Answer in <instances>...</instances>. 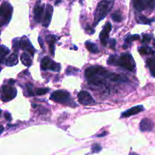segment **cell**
<instances>
[{
    "instance_id": "13",
    "label": "cell",
    "mask_w": 155,
    "mask_h": 155,
    "mask_svg": "<svg viewBox=\"0 0 155 155\" xmlns=\"http://www.w3.org/2000/svg\"><path fill=\"white\" fill-rule=\"evenodd\" d=\"M144 110H145V109H144V107L142 105L135 106V107H133L130 109H129L127 111L124 112V113L121 114V117H129L137 114L143 111Z\"/></svg>"
},
{
    "instance_id": "8",
    "label": "cell",
    "mask_w": 155,
    "mask_h": 155,
    "mask_svg": "<svg viewBox=\"0 0 155 155\" xmlns=\"http://www.w3.org/2000/svg\"><path fill=\"white\" fill-rule=\"evenodd\" d=\"M79 102L83 105H92L94 104L95 101L92 95L87 91H80L77 95Z\"/></svg>"
},
{
    "instance_id": "16",
    "label": "cell",
    "mask_w": 155,
    "mask_h": 155,
    "mask_svg": "<svg viewBox=\"0 0 155 155\" xmlns=\"http://www.w3.org/2000/svg\"><path fill=\"white\" fill-rule=\"evenodd\" d=\"M18 62V55L16 53H12L5 59V65L8 67H13L16 65Z\"/></svg>"
},
{
    "instance_id": "11",
    "label": "cell",
    "mask_w": 155,
    "mask_h": 155,
    "mask_svg": "<svg viewBox=\"0 0 155 155\" xmlns=\"http://www.w3.org/2000/svg\"><path fill=\"white\" fill-rule=\"evenodd\" d=\"M44 14V5H40V2H38L35 5L33 9V15L36 22L39 23L42 21V16Z\"/></svg>"
},
{
    "instance_id": "20",
    "label": "cell",
    "mask_w": 155,
    "mask_h": 155,
    "mask_svg": "<svg viewBox=\"0 0 155 155\" xmlns=\"http://www.w3.org/2000/svg\"><path fill=\"white\" fill-rule=\"evenodd\" d=\"M147 65L149 68L151 74L153 77H155V58H151L147 60Z\"/></svg>"
},
{
    "instance_id": "27",
    "label": "cell",
    "mask_w": 155,
    "mask_h": 155,
    "mask_svg": "<svg viewBox=\"0 0 155 155\" xmlns=\"http://www.w3.org/2000/svg\"><path fill=\"white\" fill-rule=\"evenodd\" d=\"M139 39V35H133V36H128V37L126 39V42H127V43H130L133 40H136V39Z\"/></svg>"
},
{
    "instance_id": "6",
    "label": "cell",
    "mask_w": 155,
    "mask_h": 155,
    "mask_svg": "<svg viewBox=\"0 0 155 155\" xmlns=\"http://www.w3.org/2000/svg\"><path fill=\"white\" fill-rule=\"evenodd\" d=\"M17 95V90L12 86L5 85L2 88L1 98L3 101H9L14 99Z\"/></svg>"
},
{
    "instance_id": "7",
    "label": "cell",
    "mask_w": 155,
    "mask_h": 155,
    "mask_svg": "<svg viewBox=\"0 0 155 155\" xmlns=\"http://www.w3.org/2000/svg\"><path fill=\"white\" fill-rule=\"evenodd\" d=\"M133 6L137 11H144L145 9H154L155 0H137L133 2Z\"/></svg>"
},
{
    "instance_id": "4",
    "label": "cell",
    "mask_w": 155,
    "mask_h": 155,
    "mask_svg": "<svg viewBox=\"0 0 155 155\" xmlns=\"http://www.w3.org/2000/svg\"><path fill=\"white\" fill-rule=\"evenodd\" d=\"M109 74H110L109 71H107V70L104 69V68L101 66L89 67L85 71V75H86L87 79L95 77H103L104 79H107L108 78Z\"/></svg>"
},
{
    "instance_id": "24",
    "label": "cell",
    "mask_w": 155,
    "mask_h": 155,
    "mask_svg": "<svg viewBox=\"0 0 155 155\" xmlns=\"http://www.w3.org/2000/svg\"><path fill=\"white\" fill-rule=\"evenodd\" d=\"M111 18L115 22H121L123 21V16L120 12H116L111 15Z\"/></svg>"
},
{
    "instance_id": "14",
    "label": "cell",
    "mask_w": 155,
    "mask_h": 155,
    "mask_svg": "<svg viewBox=\"0 0 155 155\" xmlns=\"http://www.w3.org/2000/svg\"><path fill=\"white\" fill-rule=\"evenodd\" d=\"M139 127H140V130L142 132L151 131L154 127V123L148 118H144L141 121Z\"/></svg>"
},
{
    "instance_id": "30",
    "label": "cell",
    "mask_w": 155,
    "mask_h": 155,
    "mask_svg": "<svg viewBox=\"0 0 155 155\" xmlns=\"http://www.w3.org/2000/svg\"><path fill=\"white\" fill-rule=\"evenodd\" d=\"M151 36H150V35L146 34V35H145V36H144L143 39H142V42H150V41H151Z\"/></svg>"
},
{
    "instance_id": "21",
    "label": "cell",
    "mask_w": 155,
    "mask_h": 155,
    "mask_svg": "<svg viewBox=\"0 0 155 155\" xmlns=\"http://www.w3.org/2000/svg\"><path fill=\"white\" fill-rule=\"evenodd\" d=\"M10 51H9L8 48L7 47H5V45H1V48H0V61H1V63H3L4 61H5L6 56L7 54H9Z\"/></svg>"
},
{
    "instance_id": "31",
    "label": "cell",
    "mask_w": 155,
    "mask_h": 155,
    "mask_svg": "<svg viewBox=\"0 0 155 155\" xmlns=\"http://www.w3.org/2000/svg\"><path fill=\"white\" fill-rule=\"evenodd\" d=\"M110 47L112 49H114L115 46H116V40H115L114 39H110Z\"/></svg>"
},
{
    "instance_id": "10",
    "label": "cell",
    "mask_w": 155,
    "mask_h": 155,
    "mask_svg": "<svg viewBox=\"0 0 155 155\" xmlns=\"http://www.w3.org/2000/svg\"><path fill=\"white\" fill-rule=\"evenodd\" d=\"M20 48H21V49H25L26 51H27L29 53H30L31 55H33L35 51H36V50L34 49V48L33 47L32 44L30 43V40H29L26 36H24V37L21 39V42H20Z\"/></svg>"
},
{
    "instance_id": "28",
    "label": "cell",
    "mask_w": 155,
    "mask_h": 155,
    "mask_svg": "<svg viewBox=\"0 0 155 155\" xmlns=\"http://www.w3.org/2000/svg\"><path fill=\"white\" fill-rule=\"evenodd\" d=\"M92 150L93 153L99 152V151L101 150V147L99 145H98V144H94L92 147Z\"/></svg>"
},
{
    "instance_id": "19",
    "label": "cell",
    "mask_w": 155,
    "mask_h": 155,
    "mask_svg": "<svg viewBox=\"0 0 155 155\" xmlns=\"http://www.w3.org/2000/svg\"><path fill=\"white\" fill-rule=\"evenodd\" d=\"M86 47L88 49V51H90L91 53L96 54V53H98V51H99L98 45H97L96 44L93 43V42H89V41H87V42H86Z\"/></svg>"
},
{
    "instance_id": "26",
    "label": "cell",
    "mask_w": 155,
    "mask_h": 155,
    "mask_svg": "<svg viewBox=\"0 0 155 155\" xmlns=\"http://www.w3.org/2000/svg\"><path fill=\"white\" fill-rule=\"evenodd\" d=\"M48 88H38V89H36V91H35V94L37 95H42L46 94L47 92H48Z\"/></svg>"
},
{
    "instance_id": "34",
    "label": "cell",
    "mask_w": 155,
    "mask_h": 155,
    "mask_svg": "<svg viewBox=\"0 0 155 155\" xmlns=\"http://www.w3.org/2000/svg\"><path fill=\"white\" fill-rule=\"evenodd\" d=\"M130 155H138V154H134V153H132V154H130Z\"/></svg>"
},
{
    "instance_id": "15",
    "label": "cell",
    "mask_w": 155,
    "mask_h": 155,
    "mask_svg": "<svg viewBox=\"0 0 155 155\" xmlns=\"http://www.w3.org/2000/svg\"><path fill=\"white\" fill-rule=\"evenodd\" d=\"M108 79L111 81L117 82V83H126V82L129 81L128 78L123 74H118L111 72H110L109 74Z\"/></svg>"
},
{
    "instance_id": "17",
    "label": "cell",
    "mask_w": 155,
    "mask_h": 155,
    "mask_svg": "<svg viewBox=\"0 0 155 155\" xmlns=\"http://www.w3.org/2000/svg\"><path fill=\"white\" fill-rule=\"evenodd\" d=\"M21 61L24 65L26 67H30L32 65V59L30 58V54L24 52L21 55Z\"/></svg>"
},
{
    "instance_id": "5",
    "label": "cell",
    "mask_w": 155,
    "mask_h": 155,
    "mask_svg": "<svg viewBox=\"0 0 155 155\" xmlns=\"http://www.w3.org/2000/svg\"><path fill=\"white\" fill-rule=\"evenodd\" d=\"M50 99L61 104H68L71 101V95L65 90H57L51 93Z\"/></svg>"
},
{
    "instance_id": "18",
    "label": "cell",
    "mask_w": 155,
    "mask_h": 155,
    "mask_svg": "<svg viewBox=\"0 0 155 155\" xmlns=\"http://www.w3.org/2000/svg\"><path fill=\"white\" fill-rule=\"evenodd\" d=\"M52 62L53 61L51 60L50 58L48 57L43 58L42 59V61H41V68H42V70H43V71L49 70Z\"/></svg>"
},
{
    "instance_id": "2",
    "label": "cell",
    "mask_w": 155,
    "mask_h": 155,
    "mask_svg": "<svg viewBox=\"0 0 155 155\" xmlns=\"http://www.w3.org/2000/svg\"><path fill=\"white\" fill-rule=\"evenodd\" d=\"M117 65L131 72L136 70V62L130 53L121 54V55L118 57Z\"/></svg>"
},
{
    "instance_id": "1",
    "label": "cell",
    "mask_w": 155,
    "mask_h": 155,
    "mask_svg": "<svg viewBox=\"0 0 155 155\" xmlns=\"http://www.w3.org/2000/svg\"><path fill=\"white\" fill-rule=\"evenodd\" d=\"M113 1H101L98 4L96 10L95 12V21L94 25L98 24L101 20L104 19L107 16L109 11L111 9L113 6Z\"/></svg>"
},
{
    "instance_id": "25",
    "label": "cell",
    "mask_w": 155,
    "mask_h": 155,
    "mask_svg": "<svg viewBox=\"0 0 155 155\" xmlns=\"http://www.w3.org/2000/svg\"><path fill=\"white\" fill-rule=\"evenodd\" d=\"M117 56L116 54H113V55H110L109 58L107 59V64L110 65H117Z\"/></svg>"
},
{
    "instance_id": "23",
    "label": "cell",
    "mask_w": 155,
    "mask_h": 155,
    "mask_svg": "<svg viewBox=\"0 0 155 155\" xmlns=\"http://www.w3.org/2000/svg\"><path fill=\"white\" fill-rule=\"evenodd\" d=\"M139 51L142 54H154V51H153L152 48H150L148 45H143L139 48Z\"/></svg>"
},
{
    "instance_id": "29",
    "label": "cell",
    "mask_w": 155,
    "mask_h": 155,
    "mask_svg": "<svg viewBox=\"0 0 155 155\" xmlns=\"http://www.w3.org/2000/svg\"><path fill=\"white\" fill-rule=\"evenodd\" d=\"M27 91H28L29 95H31V96H33V95H36V94L33 92V89H32V85L31 84H27Z\"/></svg>"
},
{
    "instance_id": "32",
    "label": "cell",
    "mask_w": 155,
    "mask_h": 155,
    "mask_svg": "<svg viewBox=\"0 0 155 155\" xmlns=\"http://www.w3.org/2000/svg\"><path fill=\"white\" fill-rule=\"evenodd\" d=\"M5 119L8 121H11V120H12V117H11L10 114L8 113V112L5 113Z\"/></svg>"
},
{
    "instance_id": "33",
    "label": "cell",
    "mask_w": 155,
    "mask_h": 155,
    "mask_svg": "<svg viewBox=\"0 0 155 155\" xmlns=\"http://www.w3.org/2000/svg\"><path fill=\"white\" fill-rule=\"evenodd\" d=\"M2 132H3V127H1V133H2Z\"/></svg>"
},
{
    "instance_id": "12",
    "label": "cell",
    "mask_w": 155,
    "mask_h": 155,
    "mask_svg": "<svg viewBox=\"0 0 155 155\" xmlns=\"http://www.w3.org/2000/svg\"><path fill=\"white\" fill-rule=\"evenodd\" d=\"M53 12V8L51 5H48L46 6V9H45V16H44L43 21H42V26L44 27H48L49 26L50 22L51 20V16H52Z\"/></svg>"
},
{
    "instance_id": "9",
    "label": "cell",
    "mask_w": 155,
    "mask_h": 155,
    "mask_svg": "<svg viewBox=\"0 0 155 155\" xmlns=\"http://www.w3.org/2000/svg\"><path fill=\"white\" fill-rule=\"evenodd\" d=\"M112 26L110 23L107 22L104 25V28H103L102 31L100 33V40H101V44L104 46H106L108 42V38H109V33H110V30H111Z\"/></svg>"
},
{
    "instance_id": "3",
    "label": "cell",
    "mask_w": 155,
    "mask_h": 155,
    "mask_svg": "<svg viewBox=\"0 0 155 155\" xmlns=\"http://www.w3.org/2000/svg\"><path fill=\"white\" fill-rule=\"evenodd\" d=\"M13 12V8L10 3L5 2L1 5L0 8V24L1 26L6 25L11 21Z\"/></svg>"
},
{
    "instance_id": "22",
    "label": "cell",
    "mask_w": 155,
    "mask_h": 155,
    "mask_svg": "<svg viewBox=\"0 0 155 155\" xmlns=\"http://www.w3.org/2000/svg\"><path fill=\"white\" fill-rule=\"evenodd\" d=\"M136 21L139 24H151L153 21V20H150L148 18H147L146 17L144 16V15H139L136 16Z\"/></svg>"
},
{
    "instance_id": "35",
    "label": "cell",
    "mask_w": 155,
    "mask_h": 155,
    "mask_svg": "<svg viewBox=\"0 0 155 155\" xmlns=\"http://www.w3.org/2000/svg\"><path fill=\"white\" fill-rule=\"evenodd\" d=\"M154 46L155 47V40L154 41Z\"/></svg>"
}]
</instances>
